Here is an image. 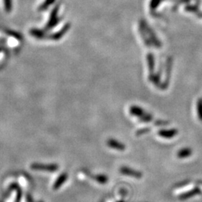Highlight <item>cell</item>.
<instances>
[{"label":"cell","mask_w":202,"mask_h":202,"mask_svg":"<svg viewBox=\"0 0 202 202\" xmlns=\"http://www.w3.org/2000/svg\"><path fill=\"white\" fill-rule=\"evenodd\" d=\"M69 29H70V24H66L65 26H64V28L62 29V30H60L59 32H58L57 33H55V34H52L49 38L52 40H59L62 38V36L65 35V33L68 31Z\"/></svg>","instance_id":"5b68a950"},{"label":"cell","mask_w":202,"mask_h":202,"mask_svg":"<svg viewBox=\"0 0 202 202\" xmlns=\"http://www.w3.org/2000/svg\"><path fill=\"white\" fill-rule=\"evenodd\" d=\"M55 0H46L43 3L40 7V11H44L48 8L49 6H50L54 2Z\"/></svg>","instance_id":"9c48e42d"},{"label":"cell","mask_w":202,"mask_h":202,"mask_svg":"<svg viewBox=\"0 0 202 202\" xmlns=\"http://www.w3.org/2000/svg\"><path fill=\"white\" fill-rule=\"evenodd\" d=\"M95 180H96V181L98 182V183H102V184H104V183H107L108 177H106V175L99 174V175H97L96 177H95Z\"/></svg>","instance_id":"ba28073f"},{"label":"cell","mask_w":202,"mask_h":202,"mask_svg":"<svg viewBox=\"0 0 202 202\" xmlns=\"http://www.w3.org/2000/svg\"><path fill=\"white\" fill-rule=\"evenodd\" d=\"M16 201L15 202H20L21 201V197H22V191L20 190L19 186L16 188Z\"/></svg>","instance_id":"7c38bea8"},{"label":"cell","mask_w":202,"mask_h":202,"mask_svg":"<svg viewBox=\"0 0 202 202\" xmlns=\"http://www.w3.org/2000/svg\"><path fill=\"white\" fill-rule=\"evenodd\" d=\"M26 201L27 202H34V200H33L32 197L29 194H28L26 195Z\"/></svg>","instance_id":"5bb4252c"},{"label":"cell","mask_w":202,"mask_h":202,"mask_svg":"<svg viewBox=\"0 0 202 202\" xmlns=\"http://www.w3.org/2000/svg\"><path fill=\"white\" fill-rule=\"evenodd\" d=\"M4 5L5 11H6L7 12H10L12 8L11 0H4Z\"/></svg>","instance_id":"30bf717a"},{"label":"cell","mask_w":202,"mask_h":202,"mask_svg":"<svg viewBox=\"0 0 202 202\" xmlns=\"http://www.w3.org/2000/svg\"><path fill=\"white\" fill-rule=\"evenodd\" d=\"M190 153L189 152V150H183V151L181 152V153L179 154V157H186V156H188L189 154Z\"/></svg>","instance_id":"4fadbf2b"},{"label":"cell","mask_w":202,"mask_h":202,"mask_svg":"<svg viewBox=\"0 0 202 202\" xmlns=\"http://www.w3.org/2000/svg\"><path fill=\"white\" fill-rule=\"evenodd\" d=\"M121 172L122 174H125V175L130 176V177H135V178H141V174L140 173V172H136V171L132 170V169H130V168H121Z\"/></svg>","instance_id":"277c9868"},{"label":"cell","mask_w":202,"mask_h":202,"mask_svg":"<svg viewBox=\"0 0 202 202\" xmlns=\"http://www.w3.org/2000/svg\"><path fill=\"white\" fill-rule=\"evenodd\" d=\"M68 178V175L66 173H62V174H60V176L57 178V180L56 182L54 183L53 186V189L54 190H57L60 188L64 183H65V181H67V179Z\"/></svg>","instance_id":"3957f363"},{"label":"cell","mask_w":202,"mask_h":202,"mask_svg":"<svg viewBox=\"0 0 202 202\" xmlns=\"http://www.w3.org/2000/svg\"><path fill=\"white\" fill-rule=\"evenodd\" d=\"M58 7L57 6L53 10L52 13H51L50 17H49V22L47 25V29H50L53 28L55 25H57V23H58V18L57 16V14H58Z\"/></svg>","instance_id":"7a4b0ae2"},{"label":"cell","mask_w":202,"mask_h":202,"mask_svg":"<svg viewBox=\"0 0 202 202\" xmlns=\"http://www.w3.org/2000/svg\"><path fill=\"white\" fill-rule=\"evenodd\" d=\"M198 192H199V191H198V190H195L193 191H191V192H188V193L186 194V195H183L181 196V198H183V199H186V198H187L192 197V196H194L195 195L198 194Z\"/></svg>","instance_id":"8fae6325"},{"label":"cell","mask_w":202,"mask_h":202,"mask_svg":"<svg viewBox=\"0 0 202 202\" xmlns=\"http://www.w3.org/2000/svg\"><path fill=\"white\" fill-rule=\"evenodd\" d=\"M30 34H32V36H34V38H38V39H42V38H44V37L45 36L44 32L37 29H33L32 30H30Z\"/></svg>","instance_id":"8992f818"},{"label":"cell","mask_w":202,"mask_h":202,"mask_svg":"<svg viewBox=\"0 0 202 202\" xmlns=\"http://www.w3.org/2000/svg\"><path fill=\"white\" fill-rule=\"evenodd\" d=\"M108 145H109V146L111 147V148H116V149H119V150L124 149V147L122 146V145L119 144V143H117V141H115L113 140H109L108 141Z\"/></svg>","instance_id":"52a82bcc"},{"label":"cell","mask_w":202,"mask_h":202,"mask_svg":"<svg viewBox=\"0 0 202 202\" xmlns=\"http://www.w3.org/2000/svg\"><path fill=\"white\" fill-rule=\"evenodd\" d=\"M31 168L34 171L40 172H54L58 169V166L56 164H40V163H33L31 165Z\"/></svg>","instance_id":"6da1fadb"},{"label":"cell","mask_w":202,"mask_h":202,"mask_svg":"<svg viewBox=\"0 0 202 202\" xmlns=\"http://www.w3.org/2000/svg\"><path fill=\"white\" fill-rule=\"evenodd\" d=\"M39 202H43V201H39Z\"/></svg>","instance_id":"9a60e30c"}]
</instances>
